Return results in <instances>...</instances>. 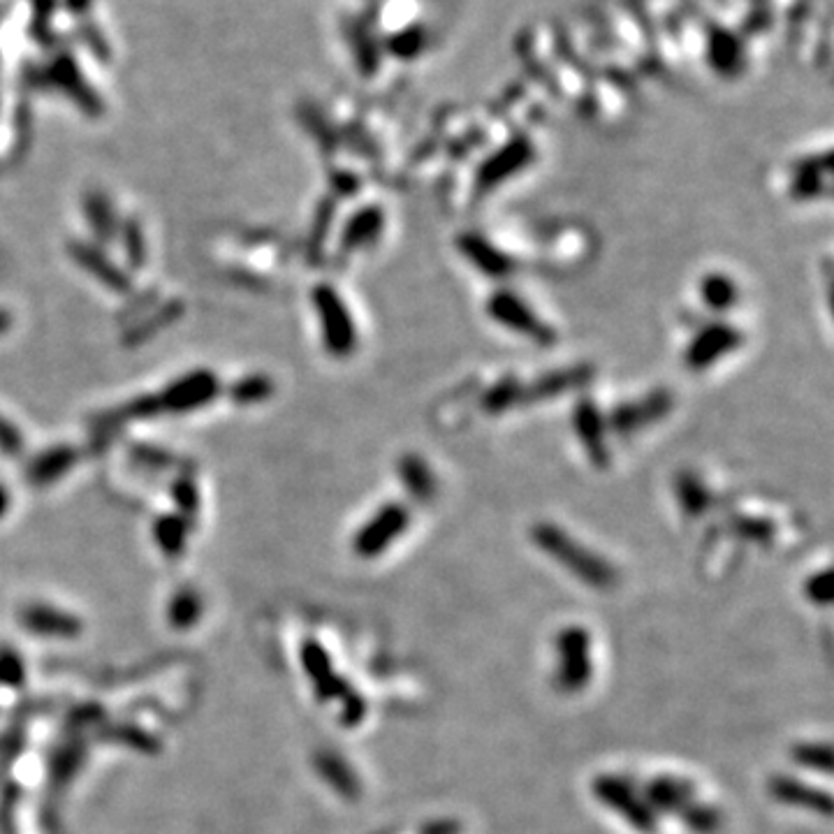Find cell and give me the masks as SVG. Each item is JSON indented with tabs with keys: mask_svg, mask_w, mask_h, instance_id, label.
Returning a JSON list of instances; mask_svg holds the SVG:
<instances>
[{
	"mask_svg": "<svg viewBox=\"0 0 834 834\" xmlns=\"http://www.w3.org/2000/svg\"><path fill=\"white\" fill-rule=\"evenodd\" d=\"M670 404L672 399L668 392H651L638 401L621 404L617 411L612 413L610 424L617 434H635V431L647 429L649 424L661 420V417L670 411Z\"/></svg>",
	"mask_w": 834,
	"mask_h": 834,
	"instance_id": "obj_8",
	"label": "cell"
},
{
	"mask_svg": "<svg viewBox=\"0 0 834 834\" xmlns=\"http://www.w3.org/2000/svg\"><path fill=\"white\" fill-rule=\"evenodd\" d=\"M698 295L702 306H707L712 313H726L740 299V288H737L733 276L723 272H709L700 278Z\"/></svg>",
	"mask_w": 834,
	"mask_h": 834,
	"instance_id": "obj_13",
	"label": "cell"
},
{
	"mask_svg": "<svg viewBox=\"0 0 834 834\" xmlns=\"http://www.w3.org/2000/svg\"><path fill=\"white\" fill-rule=\"evenodd\" d=\"M75 450L72 448H51L45 455H40L35 462L28 466V480L33 485H51V482L61 478L75 464Z\"/></svg>",
	"mask_w": 834,
	"mask_h": 834,
	"instance_id": "obj_14",
	"label": "cell"
},
{
	"mask_svg": "<svg viewBox=\"0 0 834 834\" xmlns=\"http://www.w3.org/2000/svg\"><path fill=\"white\" fill-rule=\"evenodd\" d=\"M7 510H10V492H7V487L0 482V517H5Z\"/></svg>",
	"mask_w": 834,
	"mask_h": 834,
	"instance_id": "obj_25",
	"label": "cell"
},
{
	"mask_svg": "<svg viewBox=\"0 0 834 834\" xmlns=\"http://www.w3.org/2000/svg\"><path fill=\"white\" fill-rule=\"evenodd\" d=\"M313 309L318 313L323 346L336 360H346L357 348V325L339 290L332 285H318L313 290Z\"/></svg>",
	"mask_w": 834,
	"mask_h": 834,
	"instance_id": "obj_2",
	"label": "cell"
},
{
	"mask_svg": "<svg viewBox=\"0 0 834 834\" xmlns=\"http://www.w3.org/2000/svg\"><path fill=\"white\" fill-rule=\"evenodd\" d=\"M21 450H24V438H21V431L14 427L10 420H5V417L0 415V452L7 457H14V455H19Z\"/></svg>",
	"mask_w": 834,
	"mask_h": 834,
	"instance_id": "obj_22",
	"label": "cell"
},
{
	"mask_svg": "<svg viewBox=\"0 0 834 834\" xmlns=\"http://www.w3.org/2000/svg\"><path fill=\"white\" fill-rule=\"evenodd\" d=\"M677 499L679 506L689 512V515H700V512L707 510L709 503H712L709 489L702 485V480L695 478L693 473H682L677 478Z\"/></svg>",
	"mask_w": 834,
	"mask_h": 834,
	"instance_id": "obj_16",
	"label": "cell"
},
{
	"mask_svg": "<svg viewBox=\"0 0 834 834\" xmlns=\"http://www.w3.org/2000/svg\"><path fill=\"white\" fill-rule=\"evenodd\" d=\"M84 214H86V218H89L91 230L95 234H98V239H109V237H112L116 218H114L112 204L107 202L105 195L91 193L89 197H86Z\"/></svg>",
	"mask_w": 834,
	"mask_h": 834,
	"instance_id": "obj_18",
	"label": "cell"
},
{
	"mask_svg": "<svg viewBox=\"0 0 834 834\" xmlns=\"http://www.w3.org/2000/svg\"><path fill=\"white\" fill-rule=\"evenodd\" d=\"M408 519H411V515H408V510L401 506V503H385V506L373 512L369 522L357 531L355 552L360 556H367V559L385 552L387 547L406 531Z\"/></svg>",
	"mask_w": 834,
	"mask_h": 834,
	"instance_id": "obj_5",
	"label": "cell"
},
{
	"mask_svg": "<svg viewBox=\"0 0 834 834\" xmlns=\"http://www.w3.org/2000/svg\"><path fill=\"white\" fill-rule=\"evenodd\" d=\"M218 392H221V383H218L214 373L193 371L174 380L163 392V397L158 399V406L160 411L167 413H190L211 404L218 397Z\"/></svg>",
	"mask_w": 834,
	"mask_h": 834,
	"instance_id": "obj_6",
	"label": "cell"
},
{
	"mask_svg": "<svg viewBox=\"0 0 834 834\" xmlns=\"http://www.w3.org/2000/svg\"><path fill=\"white\" fill-rule=\"evenodd\" d=\"M828 167L830 163H825L823 167H818L814 163L809 165H802L800 170H797L793 184H790V193L797 200H811V197H821L828 186H825V181L821 174H828Z\"/></svg>",
	"mask_w": 834,
	"mask_h": 834,
	"instance_id": "obj_17",
	"label": "cell"
},
{
	"mask_svg": "<svg viewBox=\"0 0 834 834\" xmlns=\"http://www.w3.org/2000/svg\"><path fill=\"white\" fill-rule=\"evenodd\" d=\"M457 248L466 258L468 265H473L480 274L489 278H506L515 272V260H512L501 246H496L492 239L482 237V234H459Z\"/></svg>",
	"mask_w": 834,
	"mask_h": 834,
	"instance_id": "obj_7",
	"label": "cell"
},
{
	"mask_svg": "<svg viewBox=\"0 0 834 834\" xmlns=\"http://www.w3.org/2000/svg\"><path fill=\"white\" fill-rule=\"evenodd\" d=\"M809 596L816 598V601H828L830 598V575L821 573L816 575L809 584Z\"/></svg>",
	"mask_w": 834,
	"mask_h": 834,
	"instance_id": "obj_24",
	"label": "cell"
},
{
	"mask_svg": "<svg viewBox=\"0 0 834 834\" xmlns=\"http://www.w3.org/2000/svg\"><path fill=\"white\" fill-rule=\"evenodd\" d=\"M72 258L79 262V267L93 274L102 285L112 290H128V276L123 274L121 267H116L112 260L100 248L89 244H75L72 246Z\"/></svg>",
	"mask_w": 834,
	"mask_h": 834,
	"instance_id": "obj_11",
	"label": "cell"
},
{
	"mask_svg": "<svg viewBox=\"0 0 834 834\" xmlns=\"http://www.w3.org/2000/svg\"><path fill=\"white\" fill-rule=\"evenodd\" d=\"M274 394V383L267 376H248L232 385L230 397L237 404H260Z\"/></svg>",
	"mask_w": 834,
	"mask_h": 834,
	"instance_id": "obj_19",
	"label": "cell"
},
{
	"mask_svg": "<svg viewBox=\"0 0 834 834\" xmlns=\"http://www.w3.org/2000/svg\"><path fill=\"white\" fill-rule=\"evenodd\" d=\"M7 325H10V318H7V313L0 311V332H3Z\"/></svg>",
	"mask_w": 834,
	"mask_h": 834,
	"instance_id": "obj_26",
	"label": "cell"
},
{
	"mask_svg": "<svg viewBox=\"0 0 834 834\" xmlns=\"http://www.w3.org/2000/svg\"><path fill=\"white\" fill-rule=\"evenodd\" d=\"M742 332L730 323H712L702 327L686 346L684 362L691 371H705L735 353L742 343Z\"/></svg>",
	"mask_w": 834,
	"mask_h": 834,
	"instance_id": "obj_4",
	"label": "cell"
},
{
	"mask_svg": "<svg viewBox=\"0 0 834 834\" xmlns=\"http://www.w3.org/2000/svg\"><path fill=\"white\" fill-rule=\"evenodd\" d=\"M573 427L591 462L596 466H605L607 459H610V452H607V422L598 413L596 404L580 401L573 413Z\"/></svg>",
	"mask_w": 834,
	"mask_h": 834,
	"instance_id": "obj_9",
	"label": "cell"
},
{
	"mask_svg": "<svg viewBox=\"0 0 834 834\" xmlns=\"http://www.w3.org/2000/svg\"><path fill=\"white\" fill-rule=\"evenodd\" d=\"M121 239H123V251H126V258L130 265L142 267L146 246H144V237H142V230H139V225L135 221H128L126 225H123Z\"/></svg>",
	"mask_w": 834,
	"mask_h": 834,
	"instance_id": "obj_21",
	"label": "cell"
},
{
	"mask_svg": "<svg viewBox=\"0 0 834 834\" xmlns=\"http://www.w3.org/2000/svg\"><path fill=\"white\" fill-rule=\"evenodd\" d=\"M186 536V522L181 517H160L156 524V540L165 552H179L184 547Z\"/></svg>",
	"mask_w": 834,
	"mask_h": 834,
	"instance_id": "obj_20",
	"label": "cell"
},
{
	"mask_svg": "<svg viewBox=\"0 0 834 834\" xmlns=\"http://www.w3.org/2000/svg\"><path fill=\"white\" fill-rule=\"evenodd\" d=\"M385 230V211L380 207H362L355 211L341 234V246L346 251H362L378 241Z\"/></svg>",
	"mask_w": 834,
	"mask_h": 834,
	"instance_id": "obj_10",
	"label": "cell"
},
{
	"mask_svg": "<svg viewBox=\"0 0 834 834\" xmlns=\"http://www.w3.org/2000/svg\"><path fill=\"white\" fill-rule=\"evenodd\" d=\"M529 158H531V151L526 144L519 142V144L508 146L506 151H501L499 156H494L485 167H482L480 188L492 190L499 184H503L506 179L515 177L517 172L524 170V165L529 163Z\"/></svg>",
	"mask_w": 834,
	"mask_h": 834,
	"instance_id": "obj_12",
	"label": "cell"
},
{
	"mask_svg": "<svg viewBox=\"0 0 834 834\" xmlns=\"http://www.w3.org/2000/svg\"><path fill=\"white\" fill-rule=\"evenodd\" d=\"M531 536L540 550L550 554L554 561H559L570 573H575L582 582L591 584V587H607V584H612L614 570L610 568V563L603 561L598 554L589 552L587 547L570 538L559 526L547 522L536 524Z\"/></svg>",
	"mask_w": 834,
	"mask_h": 834,
	"instance_id": "obj_1",
	"label": "cell"
},
{
	"mask_svg": "<svg viewBox=\"0 0 834 834\" xmlns=\"http://www.w3.org/2000/svg\"><path fill=\"white\" fill-rule=\"evenodd\" d=\"M487 313L496 325L510 329L533 343H552L554 332L538 318V313L512 290H496L487 302Z\"/></svg>",
	"mask_w": 834,
	"mask_h": 834,
	"instance_id": "obj_3",
	"label": "cell"
},
{
	"mask_svg": "<svg viewBox=\"0 0 834 834\" xmlns=\"http://www.w3.org/2000/svg\"><path fill=\"white\" fill-rule=\"evenodd\" d=\"M517 390H519V387L515 383H512V380H503V383L496 385L494 390L487 394L489 411H494V413L506 411V406L512 404V401H515Z\"/></svg>",
	"mask_w": 834,
	"mask_h": 834,
	"instance_id": "obj_23",
	"label": "cell"
},
{
	"mask_svg": "<svg viewBox=\"0 0 834 834\" xmlns=\"http://www.w3.org/2000/svg\"><path fill=\"white\" fill-rule=\"evenodd\" d=\"M399 478L401 482H404L406 492L413 494L415 499H427V496L434 494V489H436L434 473H431L427 462L417 455L401 457Z\"/></svg>",
	"mask_w": 834,
	"mask_h": 834,
	"instance_id": "obj_15",
	"label": "cell"
}]
</instances>
